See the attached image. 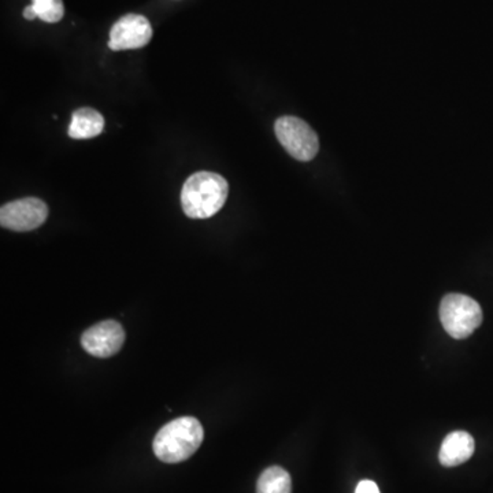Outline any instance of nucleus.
Segmentation results:
<instances>
[{"mask_svg": "<svg viewBox=\"0 0 493 493\" xmlns=\"http://www.w3.org/2000/svg\"><path fill=\"white\" fill-rule=\"evenodd\" d=\"M227 194L229 186L221 175L197 172L184 184L181 205L189 218L207 219L224 207Z\"/></svg>", "mask_w": 493, "mask_h": 493, "instance_id": "nucleus-1", "label": "nucleus"}, {"mask_svg": "<svg viewBox=\"0 0 493 493\" xmlns=\"http://www.w3.org/2000/svg\"><path fill=\"white\" fill-rule=\"evenodd\" d=\"M205 430L194 417H181L165 425L154 438V454L165 463L189 459L202 446Z\"/></svg>", "mask_w": 493, "mask_h": 493, "instance_id": "nucleus-2", "label": "nucleus"}, {"mask_svg": "<svg viewBox=\"0 0 493 493\" xmlns=\"http://www.w3.org/2000/svg\"><path fill=\"white\" fill-rule=\"evenodd\" d=\"M440 321L451 337L462 340L481 325V306L466 295H446L441 300Z\"/></svg>", "mask_w": 493, "mask_h": 493, "instance_id": "nucleus-3", "label": "nucleus"}, {"mask_svg": "<svg viewBox=\"0 0 493 493\" xmlns=\"http://www.w3.org/2000/svg\"><path fill=\"white\" fill-rule=\"evenodd\" d=\"M275 132L287 153L297 161H311L318 154V136L303 119L291 116H281L276 121Z\"/></svg>", "mask_w": 493, "mask_h": 493, "instance_id": "nucleus-4", "label": "nucleus"}, {"mask_svg": "<svg viewBox=\"0 0 493 493\" xmlns=\"http://www.w3.org/2000/svg\"><path fill=\"white\" fill-rule=\"evenodd\" d=\"M48 207L37 197H24L0 208V224L15 232H29L45 224Z\"/></svg>", "mask_w": 493, "mask_h": 493, "instance_id": "nucleus-5", "label": "nucleus"}, {"mask_svg": "<svg viewBox=\"0 0 493 493\" xmlns=\"http://www.w3.org/2000/svg\"><path fill=\"white\" fill-rule=\"evenodd\" d=\"M153 37L150 21L139 15L119 18L110 31L108 47L113 51L137 50L146 47Z\"/></svg>", "mask_w": 493, "mask_h": 493, "instance_id": "nucleus-6", "label": "nucleus"}, {"mask_svg": "<svg viewBox=\"0 0 493 493\" xmlns=\"http://www.w3.org/2000/svg\"><path fill=\"white\" fill-rule=\"evenodd\" d=\"M126 332L116 321H103L89 327L81 336V346L96 357H110L121 349Z\"/></svg>", "mask_w": 493, "mask_h": 493, "instance_id": "nucleus-7", "label": "nucleus"}, {"mask_svg": "<svg viewBox=\"0 0 493 493\" xmlns=\"http://www.w3.org/2000/svg\"><path fill=\"white\" fill-rule=\"evenodd\" d=\"M474 448L476 444L473 436L463 430H457L444 438L438 452V460L446 468H454L468 462L473 457Z\"/></svg>", "mask_w": 493, "mask_h": 493, "instance_id": "nucleus-8", "label": "nucleus"}, {"mask_svg": "<svg viewBox=\"0 0 493 493\" xmlns=\"http://www.w3.org/2000/svg\"><path fill=\"white\" fill-rule=\"evenodd\" d=\"M105 129V118L94 108H78L73 113L69 136L75 140L92 139L99 136Z\"/></svg>", "mask_w": 493, "mask_h": 493, "instance_id": "nucleus-9", "label": "nucleus"}, {"mask_svg": "<svg viewBox=\"0 0 493 493\" xmlns=\"http://www.w3.org/2000/svg\"><path fill=\"white\" fill-rule=\"evenodd\" d=\"M257 493H292V479L280 466L267 468L259 477Z\"/></svg>", "mask_w": 493, "mask_h": 493, "instance_id": "nucleus-10", "label": "nucleus"}, {"mask_svg": "<svg viewBox=\"0 0 493 493\" xmlns=\"http://www.w3.org/2000/svg\"><path fill=\"white\" fill-rule=\"evenodd\" d=\"M37 18L48 24L59 23L64 18L65 7L62 0H32Z\"/></svg>", "mask_w": 493, "mask_h": 493, "instance_id": "nucleus-11", "label": "nucleus"}, {"mask_svg": "<svg viewBox=\"0 0 493 493\" xmlns=\"http://www.w3.org/2000/svg\"><path fill=\"white\" fill-rule=\"evenodd\" d=\"M355 493H380L377 484L375 481H370V479H363L357 484Z\"/></svg>", "mask_w": 493, "mask_h": 493, "instance_id": "nucleus-12", "label": "nucleus"}, {"mask_svg": "<svg viewBox=\"0 0 493 493\" xmlns=\"http://www.w3.org/2000/svg\"><path fill=\"white\" fill-rule=\"evenodd\" d=\"M24 17L28 21H34L35 18H37V13L36 10H35L34 5L25 7V10H24Z\"/></svg>", "mask_w": 493, "mask_h": 493, "instance_id": "nucleus-13", "label": "nucleus"}]
</instances>
